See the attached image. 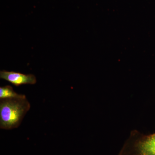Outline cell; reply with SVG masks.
<instances>
[{"label":"cell","instance_id":"cell-1","mask_svg":"<svg viewBox=\"0 0 155 155\" xmlns=\"http://www.w3.org/2000/svg\"><path fill=\"white\" fill-rule=\"evenodd\" d=\"M30 104L23 94L20 97L0 99V128H17L30 110Z\"/></svg>","mask_w":155,"mask_h":155},{"label":"cell","instance_id":"cell-2","mask_svg":"<svg viewBox=\"0 0 155 155\" xmlns=\"http://www.w3.org/2000/svg\"><path fill=\"white\" fill-rule=\"evenodd\" d=\"M119 155H155V133L145 135L133 130Z\"/></svg>","mask_w":155,"mask_h":155},{"label":"cell","instance_id":"cell-3","mask_svg":"<svg viewBox=\"0 0 155 155\" xmlns=\"http://www.w3.org/2000/svg\"><path fill=\"white\" fill-rule=\"evenodd\" d=\"M0 78L17 87L23 84H34L37 82L36 77L33 74H24L5 70L0 71Z\"/></svg>","mask_w":155,"mask_h":155},{"label":"cell","instance_id":"cell-4","mask_svg":"<svg viewBox=\"0 0 155 155\" xmlns=\"http://www.w3.org/2000/svg\"><path fill=\"white\" fill-rule=\"evenodd\" d=\"M22 95L14 91L13 87L10 85L0 87V99L20 97Z\"/></svg>","mask_w":155,"mask_h":155}]
</instances>
